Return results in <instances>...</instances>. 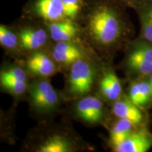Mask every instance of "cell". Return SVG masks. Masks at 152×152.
<instances>
[{
	"instance_id": "obj_21",
	"label": "cell",
	"mask_w": 152,
	"mask_h": 152,
	"mask_svg": "<svg viewBox=\"0 0 152 152\" xmlns=\"http://www.w3.org/2000/svg\"><path fill=\"white\" fill-rule=\"evenodd\" d=\"M28 72L26 68L20 66H11L1 70V74L22 82L28 83Z\"/></svg>"
},
{
	"instance_id": "obj_14",
	"label": "cell",
	"mask_w": 152,
	"mask_h": 152,
	"mask_svg": "<svg viewBox=\"0 0 152 152\" xmlns=\"http://www.w3.org/2000/svg\"><path fill=\"white\" fill-rule=\"evenodd\" d=\"M129 99L143 110L152 107V88L147 77L130 80L125 92Z\"/></svg>"
},
{
	"instance_id": "obj_23",
	"label": "cell",
	"mask_w": 152,
	"mask_h": 152,
	"mask_svg": "<svg viewBox=\"0 0 152 152\" xmlns=\"http://www.w3.org/2000/svg\"><path fill=\"white\" fill-rule=\"evenodd\" d=\"M147 79H148V80H149L150 85H151V88H152V74H151L149 76H148Z\"/></svg>"
},
{
	"instance_id": "obj_6",
	"label": "cell",
	"mask_w": 152,
	"mask_h": 152,
	"mask_svg": "<svg viewBox=\"0 0 152 152\" xmlns=\"http://www.w3.org/2000/svg\"><path fill=\"white\" fill-rule=\"evenodd\" d=\"M28 18L30 21L19 25L16 30L18 35L20 48L27 52H37L47 45L50 37L43 22Z\"/></svg>"
},
{
	"instance_id": "obj_22",
	"label": "cell",
	"mask_w": 152,
	"mask_h": 152,
	"mask_svg": "<svg viewBox=\"0 0 152 152\" xmlns=\"http://www.w3.org/2000/svg\"><path fill=\"white\" fill-rule=\"evenodd\" d=\"M116 1L127 8L132 9L134 6L143 1L144 0H116Z\"/></svg>"
},
{
	"instance_id": "obj_15",
	"label": "cell",
	"mask_w": 152,
	"mask_h": 152,
	"mask_svg": "<svg viewBox=\"0 0 152 152\" xmlns=\"http://www.w3.org/2000/svg\"><path fill=\"white\" fill-rule=\"evenodd\" d=\"M122 82L113 69L104 72L99 83V93L101 97L113 104L123 94Z\"/></svg>"
},
{
	"instance_id": "obj_17",
	"label": "cell",
	"mask_w": 152,
	"mask_h": 152,
	"mask_svg": "<svg viewBox=\"0 0 152 152\" xmlns=\"http://www.w3.org/2000/svg\"><path fill=\"white\" fill-rule=\"evenodd\" d=\"M136 128L128 120L116 118L109 131V144L112 149L121 145Z\"/></svg>"
},
{
	"instance_id": "obj_12",
	"label": "cell",
	"mask_w": 152,
	"mask_h": 152,
	"mask_svg": "<svg viewBox=\"0 0 152 152\" xmlns=\"http://www.w3.org/2000/svg\"><path fill=\"white\" fill-rule=\"evenodd\" d=\"M87 54L78 42H57L53 47L51 56L57 64L71 66L74 62Z\"/></svg>"
},
{
	"instance_id": "obj_18",
	"label": "cell",
	"mask_w": 152,
	"mask_h": 152,
	"mask_svg": "<svg viewBox=\"0 0 152 152\" xmlns=\"http://www.w3.org/2000/svg\"><path fill=\"white\" fill-rule=\"evenodd\" d=\"M0 44L9 52H15L20 48L16 30L1 24L0 26Z\"/></svg>"
},
{
	"instance_id": "obj_10",
	"label": "cell",
	"mask_w": 152,
	"mask_h": 152,
	"mask_svg": "<svg viewBox=\"0 0 152 152\" xmlns=\"http://www.w3.org/2000/svg\"><path fill=\"white\" fill-rule=\"evenodd\" d=\"M52 40L55 42L63 41L78 42L83 38L82 26L78 21L64 19L58 21L44 23Z\"/></svg>"
},
{
	"instance_id": "obj_11",
	"label": "cell",
	"mask_w": 152,
	"mask_h": 152,
	"mask_svg": "<svg viewBox=\"0 0 152 152\" xmlns=\"http://www.w3.org/2000/svg\"><path fill=\"white\" fill-rule=\"evenodd\" d=\"M25 65L28 73L42 78H48L57 71V64L52 56L40 50L32 52L25 62Z\"/></svg>"
},
{
	"instance_id": "obj_19",
	"label": "cell",
	"mask_w": 152,
	"mask_h": 152,
	"mask_svg": "<svg viewBox=\"0 0 152 152\" xmlns=\"http://www.w3.org/2000/svg\"><path fill=\"white\" fill-rule=\"evenodd\" d=\"M1 87L14 96H20L27 92L29 83L22 82L12 77L0 74Z\"/></svg>"
},
{
	"instance_id": "obj_4",
	"label": "cell",
	"mask_w": 152,
	"mask_h": 152,
	"mask_svg": "<svg viewBox=\"0 0 152 152\" xmlns=\"http://www.w3.org/2000/svg\"><path fill=\"white\" fill-rule=\"evenodd\" d=\"M33 138L32 151L37 152H73L83 149V141L71 129H47Z\"/></svg>"
},
{
	"instance_id": "obj_9",
	"label": "cell",
	"mask_w": 152,
	"mask_h": 152,
	"mask_svg": "<svg viewBox=\"0 0 152 152\" xmlns=\"http://www.w3.org/2000/svg\"><path fill=\"white\" fill-rule=\"evenodd\" d=\"M111 111L115 118L128 120L137 128L149 125V115L147 111L133 104L127 96L125 92L112 104Z\"/></svg>"
},
{
	"instance_id": "obj_3",
	"label": "cell",
	"mask_w": 152,
	"mask_h": 152,
	"mask_svg": "<svg viewBox=\"0 0 152 152\" xmlns=\"http://www.w3.org/2000/svg\"><path fill=\"white\" fill-rule=\"evenodd\" d=\"M98 64L86 54L73 63L66 84V94L73 99L88 95L92 92L99 78Z\"/></svg>"
},
{
	"instance_id": "obj_8",
	"label": "cell",
	"mask_w": 152,
	"mask_h": 152,
	"mask_svg": "<svg viewBox=\"0 0 152 152\" xmlns=\"http://www.w3.org/2000/svg\"><path fill=\"white\" fill-rule=\"evenodd\" d=\"M76 100L74 114L79 121L90 125H99L105 121L106 109L100 98L88 94Z\"/></svg>"
},
{
	"instance_id": "obj_20",
	"label": "cell",
	"mask_w": 152,
	"mask_h": 152,
	"mask_svg": "<svg viewBox=\"0 0 152 152\" xmlns=\"http://www.w3.org/2000/svg\"><path fill=\"white\" fill-rule=\"evenodd\" d=\"M66 18L79 21L85 0H61Z\"/></svg>"
},
{
	"instance_id": "obj_13",
	"label": "cell",
	"mask_w": 152,
	"mask_h": 152,
	"mask_svg": "<svg viewBox=\"0 0 152 152\" xmlns=\"http://www.w3.org/2000/svg\"><path fill=\"white\" fill-rule=\"evenodd\" d=\"M152 148V132L148 126L136 128L121 145L115 148V152H147Z\"/></svg>"
},
{
	"instance_id": "obj_1",
	"label": "cell",
	"mask_w": 152,
	"mask_h": 152,
	"mask_svg": "<svg viewBox=\"0 0 152 152\" xmlns=\"http://www.w3.org/2000/svg\"><path fill=\"white\" fill-rule=\"evenodd\" d=\"M127 7L116 0H85L79 20L83 38L104 56L125 48L134 35Z\"/></svg>"
},
{
	"instance_id": "obj_16",
	"label": "cell",
	"mask_w": 152,
	"mask_h": 152,
	"mask_svg": "<svg viewBox=\"0 0 152 152\" xmlns=\"http://www.w3.org/2000/svg\"><path fill=\"white\" fill-rule=\"evenodd\" d=\"M140 23L139 37L152 42V0H144L133 7Z\"/></svg>"
},
{
	"instance_id": "obj_5",
	"label": "cell",
	"mask_w": 152,
	"mask_h": 152,
	"mask_svg": "<svg viewBox=\"0 0 152 152\" xmlns=\"http://www.w3.org/2000/svg\"><path fill=\"white\" fill-rule=\"evenodd\" d=\"M26 94L30 110L41 117L54 115L61 104L60 93L47 78L39 77L29 83Z\"/></svg>"
},
{
	"instance_id": "obj_2",
	"label": "cell",
	"mask_w": 152,
	"mask_h": 152,
	"mask_svg": "<svg viewBox=\"0 0 152 152\" xmlns=\"http://www.w3.org/2000/svg\"><path fill=\"white\" fill-rule=\"evenodd\" d=\"M124 50L121 66L129 81L152 74V42L138 37L129 42Z\"/></svg>"
},
{
	"instance_id": "obj_7",
	"label": "cell",
	"mask_w": 152,
	"mask_h": 152,
	"mask_svg": "<svg viewBox=\"0 0 152 152\" xmlns=\"http://www.w3.org/2000/svg\"><path fill=\"white\" fill-rule=\"evenodd\" d=\"M26 16L43 23L66 19L61 0H31L24 8Z\"/></svg>"
}]
</instances>
